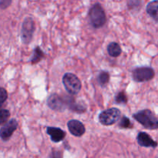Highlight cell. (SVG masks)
<instances>
[{"label":"cell","instance_id":"1","mask_svg":"<svg viewBox=\"0 0 158 158\" xmlns=\"http://www.w3.org/2000/svg\"><path fill=\"white\" fill-rule=\"evenodd\" d=\"M133 117L144 128L151 131L158 130V118L149 109H144L133 114Z\"/></svg>","mask_w":158,"mask_h":158},{"label":"cell","instance_id":"2","mask_svg":"<svg viewBox=\"0 0 158 158\" xmlns=\"http://www.w3.org/2000/svg\"><path fill=\"white\" fill-rule=\"evenodd\" d=\"M89 22L95 29L103 27L106 22V16L103 6L99 2L95 3L90 8L89 12Z\"/></svg>","mask_w":158,"mask_h":158},{"label":"cell","instance_id":"3","mask_svg":"<svg viewBox=\"0 0 158 158\" xmlns=\"http://www.w3.org/2000/svg\"><path fill=\"white\" fill-rule=\"evenodd\" d=\"M62 82L66 92L70 95H77L81 89V81L77 75L72 73H65L62 79Z\"/></svg>","mask_w":158,"mask_h":158},{"label":"cell","instance_id":"4","mask_svg":"<svg viewBox=\"0 0 158 158\" xmlns=\"http://www.w3.org/2000/svg\"><path fill=\"white\" fill-rule=\"evenodd\" d=\"M121 116V112L116 107L109 108L99 114V121L102 125L110 126L117 123Z\"/></svg>","mask_w":158,"mask_h":158},{"label":"cell","instance_id":"5","mask_svg":"<svg viewBox=\"0 0 158 158\" xmlns=\"http://www.w3.org/2000/svg\"><path fill=\"white\" fill-rule=\"evenodd\" d=\"M155 76V72L153 68L150 66H140L133 70V80L137 83H142L151 80Z\"/></svg>","mask_w":158,"mask_h":158},{"label":"cell","instance_id":"6","mask_svg":"<svg viewBox=\"0 0 158 158\" xmlns=\"http://www.w3.org/2000/svg\"><path fill=\"white\" fill-rule=\"evenodd\" d=\"M35 29V23L32 18L27 17L25 19L21 29V40L23 44L28 45L32 41Z\"/></svg>","mask_w":158,"mask_h":158},{"label":"cell","instance_id":"7","mask_svg":"<svg viewBox=\"0 0 158 158\" xmlns=\"http://www.w3.org/2000/svg\"><path fill=\"white\" fill-rule=\"evenodd\" d=\"M47 105L52 110L63 111L68 107V100H64L61 96L54 93L48 98Z\"/></svg>","mask_w":158,"mask_h":158},{"label":"cell","instance_id":"8","mask_svg":"<svg viewBox=\"0 0 158 158\" xmlns=\"http://www.w3.org/2000/svg\"><path fill=\"white\" fill-rule=\"evenodd\" d=\"M19 123L15 119H11L6 123L2 125L0 130V136L3 141H7L12 136L13 133L18 128Z\"/></svg>","mask_w":158,"mask_h":158},{"label":"cell","instance_id":"9","mask_svg":"<svg viewBox=\"0 0 158 158\" xmlns=\"http://www.w3.org/2000/svg\"><path fill=\"white\" fill-rule=\"evenodd\" d=\"M67 127L72 135L75 137H82L86 132V128L83 123L77 120H70L67 123Z\"/></svg>","mask_w":158,"mask_h":158},{"label":"cell","instance_id":"10","mask_svg":"<svg viewBox=\"0 0 158 158\" xmlns=\"http://www.w3.org/2000/svg\"><path fill=\"white\" fill-rule=\"evenodd\" d=\"M137 143L140 146L143 148H156L158 143L157 141L153 140L152 137L146 132H140L137 137Z\"/></svg>","mask_w":158,"mask_h":158},{"label":"cell","instance_id":"11","mask_svg":"<svg viewBox=\"0 0 158 158\" xmlns=\"http://www.w3.org/2000/svg\"><path fill=\"white\" fill-rule=\"evenodd\" d=\"M46 133L50 137L51 140L54 143H59L64 140L66 137V132L60 127H48L46 128Z\"/></svg>","mask_w":158,"mask_h":158},{"label":"cell","instance_id":"12","mask_svg":"<svg viewBox=\"0 0 158 158\" xmlns=\"http://www.w3.org/2000/svg\"><path fill=\"white\" fill-rule=\"evenodd\" d=\"M146 11L148 15L158 23V0H154L148 3Z\"/></svg>","mask_w":158,"mask_h":158},{"label":"cell","instance_id":"13","mask_svg":"<svg viewBox=\"0 0 158 158\" xmlns=\"http://www.w3.org/2000/svg\"><path fill=\"white\" fill-rule=\"evenodd\" d=\"M107 52L110 56L117 57L121 54L122 49L119 43L116 42H112L107 46Z\"/></svg>","mask_w":158,"mask_h":158},{"label":"cell","instance_id":"14","mask_svg":"<svg viewBox=\"0 0 158 158\" xmlns=\"http://www.w3.org/2000/svg\"><path fill=\"white\" fill-rule=\"evenodd\" d=\"M43 57H44V52H43L40 46H35V49H33L32 58L30 60L31 63L32 64H35V63H39Z\"/></svg>","mask_w":158,"mask_h":158},{"label":"cell","instance_id":"15","mask_svg":"<svg viewBox=\"0 0 158 158\" xmlns=\"http://www.w3.org/2000/svg\"><path fill=\"white\" fill-rule=\"evenodd\" d=\"M98 83L100 86H103L108 83L110 80V74L107 71H100L97 77Z\"/></svg>","mask_w":158,"mask_h":158},{"label":"cell","instance_id":"16","mask_svg":"<svg viewBox=\"0 0 158 158\" xmlns=\"http://www.w3.org/2000/svg\"><path fill=\"white\" fill-rule=\"evenodd\" d=\"M119 127L120 128H123V129H129V128L133 127V123H131V120L128 117H127L126 116H123L120 119V121L119 123Z\"/></svg>","mask_w":158,"mask_h":158},{"label":"cell","instance_id":"17","mask_svg":"<svg viewBox=\"0 0 158 158\" xmlns=\"http://www.w3.org/2000/svg\"><path fill=\"white\" fill-rule=\"evenodd\" d=\"M115 102L118 104H126L127 103V97L123 91L118 93L115 96Z\"/></svg>","mask_w":158,"mask_h":158},{"label":"cell","instance_id":"18","mask_svg":"<svg viewBox=\"0 0 158 158\" xmlns=\"http://www.w3.org/2000/svg\"><path fill=\"white\" fill-rule=\"evenodd\" d=\"M10 117V112L6 109H2L0 110V124L4 125L6 123Z\"/></svg>","mask_w":158,"mask_h":158},{"label":"cell","instance_id":"19","mask_svg":"<svg viewBox=\"0 0 158 158\" xmlns=\"http://www.w3.org/2000/svg\"><path fill=\"white\" fill-rule=\"evenodd\" d=\"M8 98V94L7 91L5 88L1 87L0 88V105L2 106L3 103L6 101Z\"/></svg>","mask_w":158,"mask_h":158},{"label":"cell","instance_id":"20","mask_svg":"<svg viewBox=\"0 0 158 158\" xmlns=\"http://www.w3.org/2000/svg\"><path fill=\"white\" fill-rule=\"evenodd\" d=\"M12 3L11 0H0V8L2 9H5Z\"/></svg>","mask_w":158,"mask_h":158},{"label":"cell","instance_id":"21","mask_svg":"<svg viewBox=\"0 0 158 158\" xmlns=\"http://www.w3.org/2000/svg\"><path fill=\"white\" fill-rule=\"evenodd\" d=\"M49 158H62V154L60 151H53L50 154Z\"/></svg>","mask_w":158,"mask_h":158}]
</instances>
